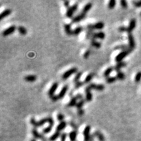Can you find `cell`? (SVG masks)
<instances>
[{
  "instance_id": "cell-2",
  "label": "cell",
  "mask_w": 141,
  "mask_h": 141,
  "mask_svg": "<svg viewBox=\"0 0 141 141\" xmlns=\"http://www.w3.org/2000/svg\"><path fill=\"white\" fill-rule=\"evenodd\" d=\"M131 51H132V50H126V51H122V52L118 54L116 56V61L118 63L122 61V60H123V58H126V56L129 54L131 53Z\"/></svg>"
},
{
  "instance_id": "cell-39",
  "label": "cell",
  "mask_w": 141,
  "mask_h": 141,
  "mask_svg": "<svg viewBox=\"0 0 141 141\" xmlns=\"http://www.w3.org/2000/svg\"><path fill=\"white\" fill-rule=\"evenodd\" d=\"M52 127H50V126H48V127H46V128H44V129H43V133L45 134H47V133H49L51 131H52Z\"/></svg>"
},
{
  "instance_id": "cell-8",
  "label": "cell",
  "mask_w": 141,
  "mask_h": 141,
  "mask_svg": "<svg viewBox=\"0 0 141 141\" xmlns=\"http://www.w3.org/2000/svg\"><path fill=\"white\" fill-rule=\"evenodd\" d=\"M128 41H129V47L131 50L134 49L135 47V43L134 37L132 33H128Z\"/></svg>"
},
{
  "instance_id": "cell-20",
  "label": "cell",
  "mask_w": 141,
  "mask_h": 141,
  "mask_svg": "<svg viewBox=\"0 0 141 141\" xmlns=\"http://www.w3.org/2000/svg\"><path fill=\"white\" fill-rule=\"evenodd\" d=\"M92 3H87L86 5L84 6V7L83 8L82 13H84V14H86V13H88V12L91 9H92Z\"/></svg>"
},
{
  "instance_id": "cell-42",
  "label": "cell",
  "mask_w": 141,
  "mask_h": 141,
  "mask_svg": "<svg viewBox=\"0 0 141 141\" xmlns=\"http://www.w3.org/2000/svg\"><path fill=\"white\" fill-rule=\"evenodd\" d=\"M84 84V82H78L75 83V88L76 89H78V88H80V87H81Z\"/></svg>"
},
{
  "instance_id": "cell-31",
  "label": "cell",
  "mask_w": 141,
  "mask_h": 141,
  "mask_svg": "<svg viewBox=\"0 0 141 141\" xmlns=\"http://www.w3.org/2000/svg\"><path fill=\"white\" fill-rule=\"evenodd\" d=\"M82 31V27L79 26V27H77L73 30V34L75 35H79Z\"/></svg>"
},
{
  "instance_id": "cell-52",
  "label": "cell",
  "mask_w": 141,
  "mask_h": 141,
  "mask_svg": "<svg viewBox=\"0 0 141 141\" xmlns=\"http://www.w3.org/2000/svg\"><path fill=\"white\" fill-rule=\"evenodd\" d=\"M69 1H66L64 2V5H65L66 7H69Z\"/></svg>"
},
{
  "instance_id": "cell-34",
  "label": "cell",
  "mask_w": 141,
  "mask_h": 141,
  "mask_svg": "<svg viewBox=\"0 0 141 141\" xmlns=\"http://www.w3.org/2000/svg\"><path fill=\"white\" fill-rule=\"evenodd\" d=\"M93 73H90L88 75V76L86 77L85 80H84V83H89V82L92 80V79L93 78Z\"/></svg>"
},
{
  "instance_id": "cell-38",
  "label": "cell",
  "mask_w": 141,
  "mask_h": 141,
  "mask_svg": "<svg viewBox=\"0 0 141 141\" xmlns=\"http://www.w3.org/2000/svg\"><path fill=\"white\" fill-rule=\"evenodd\" d=\"M64 118H65V116H64V114H61V113H60V114H58L57 115V119L59 121H60V122H63L64 120Z\"/></svg>"
},
{
  "instance_id": "cell-22",
  "label": "cell",
  "mask_w": 141,
  "mask_h": 141,
  "mask_svg": "<svg viewBox=\"0 0 141 141\" xmlns=\"http://www.w3.org/2000/svg\"><path fill=\"white\" fill-rule=\"evenodd\" d=\"M60 137H61V135H60V132H58V131H56L54 134L52 135V136L50 137L49 140L50 141H55L56 140H57Z\"/></svg>"
},
{
  "instance_id": "cell-46",
  "label": "cell",
  "mask_w": 141,
  "mask_h": 141,
  "mask_svg": "<svg viewBox=\"0 0 141 141\" xmlns=\"http://www.w3.org/2000/svg\"><path fill=\"white\" fill-rule=\"evenodd\" d=\"M133 4L136 7H141V1H133Z\"/></svg>"
},
{
  "instance_id": "cell-43",
  "label": "cell",
  "mask_w": 141,
  "mask_h": 141,
  "mask_svg": "<svg viewBox=\"0 0 141 141\" xmlns=\"http://www.w3.org/2000/svg\"><path fill=\"white\" fill-rule=\"evenodd\" d=\"M89 55H90V50H86L85 52V53L84 54V58L85 59H88L89 58Z\"/></svg>"
},
{
  "instance_id": "cell-12",
  "label": "cell",
  "mask_w": 141,
  "mask_h": 141,
  "mask_svg": "<svg viewBox=\"0 0 141 141\" xmlns=\"http://www.w3.org/2000/svg\"><path fill=\"white\" fill-rule=\"evenodd\" d=\"M105 37V33L99 32V33H93V36H92V39H104Z\"/></svg>"
},
{
  "instance_id": "cell-5",
  "label": "cell",
  "mask_w": 141,
  "mask_h": 141,
  "mask_svg": "<svg viewBox=\"0 0 141 141\" xmlns=\"http://www.w3.org/2000/svg\"><path fill=\"white\" fill-rule=\"evenodd\" d=\"M76 72H77V68L76 67L71 68V69L67 71L66 72L62 75V78L64 79V80H66V79H67L69 76H71V75H73V74L76 73Z\"/></svg>"
},
{
  "instance_id": "cell-30",
  "label": "cell",
  "mask_w": 141,
  "mask_h": 141,
  "mask_svg": "<svg viewBox=\"0 0 141 141\" xmlns=\"http://www.w3.org/2000/svg\"><path fill=\"white\" fill-rule=\"evenodd\" d=\"M117 78L119 79L120 80H123L125 78V75L123 72H122L121 71L117 72Z\"/></svg>"
},
{
  "instance_id": "cell-23",
  "label": "cell",
  "mask_w": 141,
  "mask_h": 141,
  "mask_svg": "<svg viewBox=\"0 0 141 141\" xmlns=\"http://www.w3.org/2000/svg\"><path fill=\"white\" fill-rule=\"evenodd\" d=\"M104 26H105V25H104L103 22H99L93 25V28L95 29V30H101V29L103 28Z\"/></svg>"
},
{
  "instance_id": "cell-45",
  "label": "cell",
  "mask_w": 141,
  "mask_h": 141,
  "mask_svg": "<svg viewBox=\"0 0 141 141\" xmlns=\"http://www.w3.org/2000/svg\"><path fill=\"white\" fill-rule=\"evenodd\" d=\"M118 31L120 32H126L127 31V27H126L125 26H121L120 27L118 28Z\"/></svg>"
},
{
  "instance_id": "cell-6",
  "label": "cell",
  "mask_w": 141,
  "mask_h": 141,
  "mask_svg": "<svg viewBox=\"0 0 141 141\" xmlns=\"http://www.w3.org/2000/svg\"><path fill=\"white\" fill-rule=\"evenodd\" d=\"M136 24H137V22L136 20L133 18L130 20L129 24L128 27H127V32H128V33H131V31L135 28L136 27Z\"/></svg>"
},
{
  "instance_id": "cell-41",
  "label": "cell",
  "mask_w": 141,
  "mask_h": 141,
  "mask_svg": "<svg viewBox=\"0 0 141 141\" xmlns=\"http://www.w3.org/2000/svg\"><path fill=\"white\" fill-rule=\"evenodd\" d=\"M104 89H105V86H104V85H103V84H97V89H96V90L103 91Z\"/></svg>"
},
{
  "instance_id": "cell-53",
  "label": "cell",
  "mask_w": 141,
  "mask_h": 141,
  "mask_svg": "<svg viewBox=\"0 0 141 141\" xmlns=\"http://www.w3.org/2000/svg\"><path fill=\"white\" fill-rule=\"evenodd\" d=\"M30 141H35V139H31V140ZM46 141H47V140H46Z\"/></svg>"
},
{
  "instance_id": "cell-13",
  "label": "cell",
  "mask_w": 141,
  "mask_h": 141,
  "mask_svg": "<svg viewBox=\"0 0 141 141\" xmlns=\"http://www.w3.org/2000/svg\"><path fill=\"white\" fill-rule=\"evenodd\" d=\"M85 16L86 14H84V13H81L80 14H79L78 15L75 16V18H73V19H72V22H73V23H77V22H80L82 20L84 19V18H85Z\"/></svg>"
},
{
  "instance_id": "cell-19",
  "label": "cell",
  "mask_w": 141,
  "mask_h": 141,
  "mask_svg": "<svg viewBox=\"0 0 141 141\" xmlns=\"http://www.w3.org/2000/svg\"><path fill=\"white\" fill-rule=\"evenodd\" d=\"M37 79V77L35 76V75H27V76H26L24 77V80L26 81L29 82H32L35 81Z\"/></svg>"
},
{
  "instance_id": "cell-4",
  "label": "cell",
  "mask_w": 141,
  "mask_h": 141,
  "mask_svg": "<svg viewBox=\"0 0 141 141\" xmlns=\"http://www.w3.org/2000/svg\"><path fill=\"white\" fill-rule=\"evenodd\" d=\"M91 127L89 126H86L84 128L83 131V135L84 136V141H90L91 135H90Z\"/></svg>"
},
{
  "instance_id": "cell-47",
  "label": "cell",
  "mask_w": 141,
  "mask_h": 141,
  "mask_svg": "<svg viewBox=\"0 0 141 141\" xmlns=\"http://www.w3.org/2000/svg\"><path fill=\"white\" fill-rule=\"evenodd\" d=\"M87 29H88V31H93L94 30L93 28V24H88L87 26Z\"/></svg>"
},
{
  "instance_id": "cell-48",
  "label": "cell",
  "mask_w": 141,
  "mask_h": 141,
  "mask_svg": "<svg viewBox=\"0 0 141 141\" xmlns=\"http://www.w3.org/2000/svg\"><path fill=\"white\" fill-rule=\"evenodd\" d=\"M78 114L79 116L84 115V110H83L82 109H79V110H78Z\"/></svg>"
},
{
  "instance_id": "cell-35",
  "label": "cell",
  "mask_w": 141,
  "mask_h": 141,
  "mask_svg": "<svg viewBox=\"0 0 141 141\" xmlns=\"http://www.w3.org/2000/svg\"><path fill=\"white\" fill-rule=\"evenodd\" d=\"M116 3V2L115 0H111V1H109L108 7H109V9H114V7H115Z\"/></svg>"
},
{
  "instance_id": "cell-24",
  "label": "cell",
  "mask_w": 141,
  "mask_h": 141,
  "mask_svg": "<svg viewBox=\"0 0 141 141\" xmlns=\"http://www.w3.org/2000/svg\"><path fill=\"white\" fill-rule=\"evenodd\" d=\"M69 136L71 141H75L76 139V136H77V132H76V131H75V130L72 131L69 133Z\"/></svg>"
},
{
  "instance_id": "cell-33",
  "label": "cell",
  "mask_w": 141,
  "mask_h": 141,
  "mask_svg": "<svg viewBox=\"0 0 141 141\" xmlns=\"http://www.w3.org/2000/svg\"><path fill=\"white\" fill-rule=\"evenodd\" d=\"M84 103H85V101H84V99L80 100V101H79L78 103H77V104H76V108L78 109V110H79V109H82V106H84Z\"/></svg>"
},
{
  "instance_id": "cell-7",
  "label": "cell",
  "mask_w": 141,
  "mask_h": 141,
  "mask_svg": "<svg viewBox=\"0 0 141 141\" xmlns=\"http://www.w3.org/2000/svg\"><path fill=\"white\" fill-rule=\"evenodd\" d=\"M15 30H16L15 26H10V27H8L7 29H6V30H4V31H3V33H2L3 36H4V37L8 36V35H10V34L13 33Z\"/></svg>"
},
{
  "instance_id": "cell-54",
  "label": "cell",
  "mask_w": 141,
  "mask_h": 141,
  "mask_svg": "<svg viewBox=\"0 0 141 141\" xmlns=\"http://www.w3.org/2000/svg\"><path fill=\"white\" fill-rule=\"evenodd\" d=\"M140 16H141V13H140Z\"/></svg>"
},
{
  "instance_id": "cell-9",
  "label": "cell",
  "mask_w": 141,
  "mask_h": 141,
  "mask_svg": "<svg viewBox=\"0 0 141 141\" xmlns=\"http://www.w3.org/2000/svg\"><path fill=\"white\" fill-rule=\"evenodd\" d=\"M31 133H32L33 135V137L35 138V139H41V140H43V141L47 140V139H46V138L44 137V135L39 133L38 132V131H37V129H33L32 130V131H31Z\"/></svg>"
},
{
  "instance_id": "cell-18",
  "label": "cell",
  "mask_w": 141,
  "mask_h": 141,
  "mask_svg": "<svg viewBox=\"0 0 141 141\" xmlns=\"http://www.w3.org/2000/svg\"><path fill=\"white\" fill-rule=\"evenodd\" d=\"M64 28H65V31L66 32V33L69 35H73V31L71 30V24H65L64 25Z\"/></svg>"
},
{
  "instance_id": "cell-29",
  "label": "cell",
  "mask_w": 141,
  "mask_h": 141,
  "mask_svg": "<svg viewBox=\"0 0 141 141\" xmlns=\"http://www.w3.org/2000/svg\"><path fill=\"white\" fill-rule=\"evenodd\" d=\"M113 69H113V67L107 68V69H106V70L105 71V72H104L103 76H105V77H106V78L109 77V76L110 75V74L112 72Z\"/></svg>"
},
{
  "instance_id": "cell-15",
  "label": "cell",
  "mask_w": 141,
  "mask_h": 141,
  "mask_svg": "<svg viewBox=\"0 0 141 141\" xmlns=\"http://www.w3.org/2000/svg\"><path fill=\"white\" fill-rule=\"evenodd\" d=\"M67 89H68L67 86H64L63 87L62 89H61L60 92L59 93V94L58 95L59 99H61V98H63V97H64L65 93H67Z\"/></svg>"
},
{
  "instance_id": "cell-50",
  "label": "cell",
  "mask_w": 141,
  "mask_h": 141,
  "mask_svg": "<svg viewBox=\"0 0 141 141\" xmlns=\"http://www.w3.org/2000/svg\"><path fill=\"white\" fill-rule=\"evenodd\" d=\"M75 97H76V99H80V100L82 99V95L81 93H78V94L76 95Z\"/></svg>"
},
{
  "instance_id": "cell-32",
  "label": "cell",
  "mask_w": 141,
  "mask_h": 141,
  "mask_svg": "<svg viewBox=\"0 0 141 141\" xmlns=\"http://www.w3.org/2000/svg\"><path fill=\"white\" fill-rule=\"evenodd\" d=\"M116 79H117V78L115 77V76H110V77L106 78V80L107 83H109V84H111V83L114 82L116 80Z\"/></svg>"
},
{
  "instance_id": "cell-27",
  "label": "cell",
  "mask_w": 141,
  "mask_h": 141,
  "mask_svg": "<svg viewBox=\"0 0 141 141\" xmlns=\"http://www.w3.org/2000/svg\"><path fill=\"white\" fill-rule=\"evenodd\" d=\"M18 31L22 35H25L27 34V30L23 26H19L18 27Z\"/></svg>"
},
{
  "instance_id": "cell-36",
  "label": "cell",
  "mask_w": 141,
  "mask_h": 141,
  "mask_svg": "<svg viewBox=\"0 0 141 141\" xmlns=\"http://www.w3.org/2000/svg\"><path fill=\"white\" fill-rule=\"evenodd\" d=\"M82 72H78V73H76V76H75V78H74V82H75V83L78 82H79V80H80V77H81L82 76Z\"/></svg>"
},
{
  "instance_id": "cell-49",
  "label": "cell",
  "mask_w": 141,
  "mask_h": 141,
  "mask_svg": "<svg viewBox=\"0 0 141 141\" xmlns=\"http://www.w3.org/2000/svg\"><path fill=\"white\" fill-rule=\"evenodd\" d=\"M51 99H52V101H58V100L59 99V97H58V95H54L53 97H51Z\"/></svg>"
},
{
  "instance_id": "cell-44",
  "label": "cell",
  "mask_w": 141,
  "mask_h": 141,
  "mask_svg": "<svg viewBox=\"0 0 141 141\" xmlns=\"http://www.w3.org/2000/svg\"><path fill=\"white\" fill-rule=\"evenodd\" d=\"M66 138H67V134L65 133H63L61 135V137H60V139H61V141H65L66 140Z\"/></svg>"
},
{
  "instance_id": "cell-51",
  "label": "cell",
  "mask_w": 141,
  "mask_h": 141,
  "mask_svg": "<svg viewBox=\"0 0 141 141\" xmlns=\"http://www.w3.org/2000/svg\"><path fill=\"white\" fill-rule=\"evenodd\" d=\"M69 124H70L71 127H72L73 129H77V126H76V125L75 124V123H72V122H71V123H69Z\"/></svg>"
},
{
  "instance_id": "cell-17",
  "label": "cell",
  "mask_w": 141,
  "mask_h": 141,
  "mask_svg": "<svg viewBox=\"0 0 141 141\" xmlns=\"http://www.w3.org/2000/svg\"><path fill=\"white\" fill-rule=\"evenodd\" d=\"M10 13H11V10H10V9H5V10H4L1 13V15H0V19L2 20L3 18H5V17H7V16H9Z\"/></svg>"
},
{
  "instance_id": "cell-25",
  "label": "cell",
  "mask_w": 141,
  "mask_h": 141,
  "mask_svg": "<svg viewBox=\"0 0 141 141\" xmlns=\"http://www.w3.org/2000/svg\"><path fill=\"white\" fill-rule=\"evenodd\" d=\"M115 49L117 50H122L123 51H126V50H131V48H129V46L125 45V44H123V45H120V46H118L115 48Z\"/></svg>"
},
{
  "instance_id": "cell-10",
  "label": "cell",
  "mask_w": 141,
  "mask_h": 141,
  "mask_svg": "<svg viewBox=\"0 0 141 141\" xmlns=\"http://www.w3.org/2000/svg\"><path fill=\"white\" fill-rule=\"evenodd\" d=\"M58 84L57 82H54L53 84H52L50 89L49 91H48V95L50 96V98L52 97H53L54 95H55L54 93L56 91V89H58Z\"/></svg>"
},
{
  "instance_id": "cell-26",
  "label": "cell",
  "mask_w": 141,
  "mask_h": 141,
  "mask_svg": "<svg viewBox=\"0 0 141 141\" xmlns=\"http://www.w3.org/2000/svg\"><path fill=\"white\" fill-rule=\"evenodd\" d=\"M76 100H77V99H76V97H72V99H71L70 102L69 103V104L67 105V106H69V107L76 106V104H77V103H76Z\"/></svg>"
},
{
  "instance_id": "cell-21",
  "label": "cell",
  "mask_w": 141,
  "mask_h": 141,
  "mask_svg": "<svg viewBox=\"0 0 141 141\" xmlns=\"http://www.w3.org/2000/svg\"><path fill=\"white\" fill-rule=\"evenodd\" d=\"M126 62H123V61H121V62L117 63V64H116V65L114 69H115V71H116L117 72H118V71H120L121 68L126 66Z\"/></svg>"
},
{
  "instance_id": "cell-16",
  "label": "cell",
  "mask_w": 141,
  "mask_h": 141,
  "mask_svg": "<svg viewBox=\"0 0 141 141\" xmlns=\"http://www.w3.org/2000/svg\"><path fill=\"white\" fill-rule=\"evenodd\" d=\"M67 126V123L65 122V121H63V122H60L58 124V126L56 127V131H58V132H60L61 131H63L64 129Z\"/></svg>"
},
{
  "instance_id": "cell-1",
  "label": "cell",
  "mask_w": 141,
  "mask_h": 141,
  "mask_svg": "<svg viewBox=\"0 0 141 141\" xmlns=\"http://www.w3.org/2000/svg\"><path fill=\"white\" fill-rule=\"evenodd\" d=\"M30 123H31V124L33 125L35 127H41V126H43L45 123H49L50 127L52 128L54 125V122L53 118H50V117L43 118V119L39 120V122H36L33 118H31V119H30Z\"/></svg>"
},
{
  "instance_id": "cell-37",
  "label": "cell",
  "mask_w": 141,
  "mask_h": 141,
  "mask_svg": "<svg viewBox=\"0 0 141 141\" xmlns=\"http://www.w3.org/2000/svg\"><path fill=\"white\" fill-rule=\"evenodd\" d=\"M141 80V71H139L137 73V75H135V81L136 82H140Z\"/></svg>"
},
{
  "instance_id": "cell-40",
  "label": "cell",
  "mask_w": 141,
  "mask_h": 141,
  "mask_svg": "<svg viewBox=\"0 0 141 141\" xmlns=\"http://www.w3.org/2000/svg\"><path fill=\"white\" fill-rule=\"evenodd\" d=\"M120 3L123 8H124V9L127 8V2L126 1H125V0H122V1H120Z\"/></svg>"
},
{
  "instance_id": "cell-14",
  "label": "cell",
  "mask_w": 141,
  "mask_h": 141,
  "mask_svg": "<svg viewBox=\"0 0 141 141\" xmlns=\"http://www.w3.org/2000/svg\"><path fill=\"white\" fill-rule=\"evenodd\" d=\"M93 136L95 137H97L99 141H105V137H104V135H103V134L101 133L100 131H95L94 133H93Z\"/></svg>"
},
{
  "instance_id": "cell-3",
  "label": "cell",
  "mask_w": 141,
  "mask_h": 141,
  "mask_svg": "<svg viewBox=\"0 0 141 141\" xmlns=\"http://www.w3.org/2000/svg\"><path fill=\"white\" fill-rule=\"evenodd\" d=\"M78 9V5L77 4H75V5H72L71 7H69L67 9V10L66 12V16L67 18H71L73 15V14L75 13V12Z\"/></svg>"
},
{
  "instance_id": "cell-11",
  "label": "cell",
  "mask_w": 141,
  "mask_h": 141,
  "mask_svg": "<svg viewBox=\"0 0 141 141\" xmlns=\"http://www.w3.org/2000/svg\"><path fill=\"white\" fill-rule=\"evenodd\" d=\"M91 88L89 86H87L86 88L85 92H86V99L88 102H90L92 100V94L91 92Z\"/></svg>"
},
{
  "instance_id": "cell-28",
  "label": "cell",
  "mask_w": 141,
  "mask_h": 141,
  "mask_svg": "<svg viewBox=\"0 0 141 141\" xmlns=\"http://www.w3.org/2000/svg\"><path fill=\"white\" fill-rule=\"evenodd\" d=\"M91 44H92V47H95V48H99L101 46V43H99V42H97V41H96L95 39H92V41H91Z\"/></svg>"
}]
</instances>
